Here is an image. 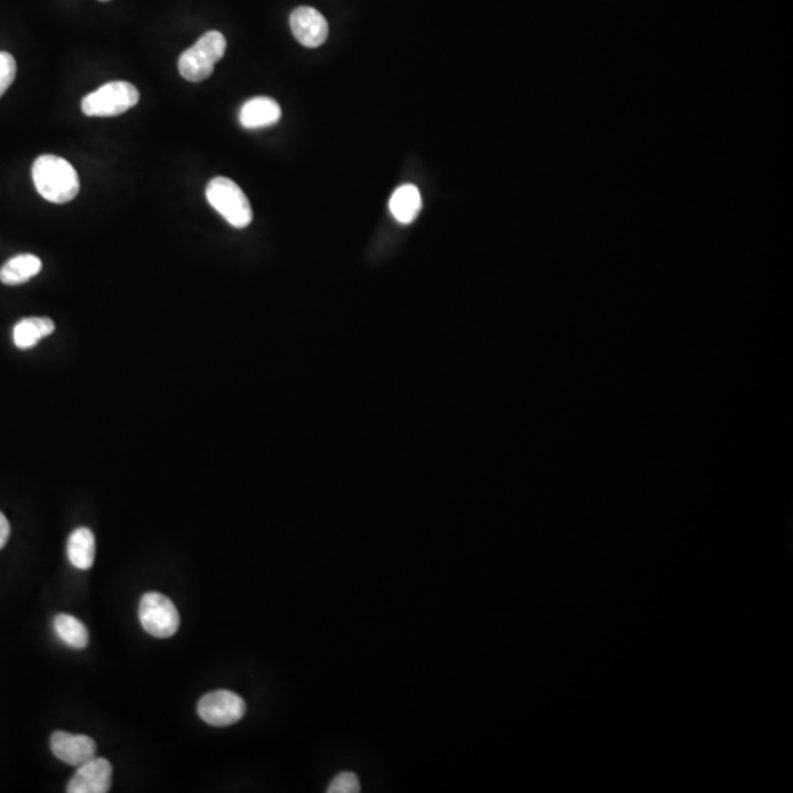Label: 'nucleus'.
<instances>
[{
  "instance_id": "nucleus-1",
  "label": "nucleus",
  "mask_w": 793,
  "mask_h": 793,
  "mask_svg": "<svg viewBox=\"0 0 793 793\" xmlns=\"http://www.w3.org/2000/svg\"><path fill=\"white\" fill-rule=\"evenodd\" d=\"M37 193L47 202L64 205L80 193V178L70 162L59 156H39L33 165Z\"/></svg>"
},
{
  "instance_id": "nucleus-2",
  "label": "nucleus",
  "mask_w": 793,
  "mask_h": 793,
  "mask_svg": "<svg viewBox=\"0 0 793 793\" xmlns=\"http://www.w3.org/2000/svg\"><path fill=\"white\" fill-rule=\"evenodd\" d=\"M227 40L219 31L203 34L190 49L181 53L178 59L180 74L191 83L208 80L215 65L224 58Z\"/></svg>"
},
{
  "instance_id": "nucleus-3",
  "label": "nucleus",
  "mask_w": 793,
  "mask_h": 793,
  "mask_svg": "<svg viewBox=\"0 0 793 793\" xmlns=\"http://www.w3.org/2000/svg\"><path fill=\"white\" fill-rule=\"evenodd\" d=\"M206 199L213 209L238 230L249 227L253 210L244 191L230 178L216 177L206 187Z\"/></svg>"
},
{
  "instance_id": "nucleus-4",
  "label": "nucleus",
  "mask_w": 793,
  "mask_h": 793,
  "mask_svg": "<svg viewBox=\"0 0 793 793\" xmlns=\"http://www.w3.org/2000/svg\"><path fill=\"white\" fill-rule=\"evenodd\" d=\"M140 93L127 81H112L84 97L81 103L87 117H118L139 103Z\"/></svg>"
},
{
  "instance_id": "nucleus-5",
  "label": "nucleus",
  "mask_w": 793,
  "mask_h": 793,
  "mask_svg": "<svg viewBox=\"0 0 793 793\" xmlns=\"http://www.w3.org/2000/svg\"><path fill=\"white\" fill-rule=\"evenodd\" d=\"M141 626L155 638H171L180 629V613L175 604L159 592H147L139 606Z\"/></svg>"
},
{
  "instance_id": "nucleus-6",
  "label": "nucleus",
  "mask_w": 793,
  "mask_h": 793,
  "mask_svg": "<svg viewBox=\"0 0 793 793\" xmlns=\"http://www.w3.org/2000/svg\"><path fill=\"white\" fill-rule=\"evenodd\" d=\"M197 714L210 726H233L246 714V702L234 692L213 691L200 698Z\"/></svg>"
},
{
  "instance_id": "nucleus-7",
  "label": "nucleus",
  "mask_w": 793,
  "mask_h": 793,
  "mask_svg": "<svg viewBox=\"0 0 793 793\" xmlns=\"http://www.w3.org/2000/svg\"><path fill=\"white\" fill-rule=\"evenodd\" d=\"M112 764L106 758L94 757L77 767L68 783V793H106L111 791Z\"/></svg>"
},
{
  "instance_id": "nucleus-8",
  "label": "nucleus",
  "mask_w": 793,
  "mask_h": 793,
  "mask_svg": "<svg viewBox=\"0 0 793 793\" xmlns=\"http://www.w3.org/2000/svg\"><path fill=\"white\" fill-rule=\"evenodd\" d=\"M290 27L297 42L304 47H319L328 39L329 27L321 12L310 6L294 9L290 17Z\"/></svg>"
},
{
  "instance_id": "nucleus-9",
  "label": "nucleus",
  "mask_w": 793,
  "mask_h": 793,
  "mask_svg": "<svg viewBox=\"0 0 793 793\" xmlns=\"http://www.w3.org/2000/svg\"><path fill=\"white\" fill-rule=\"evenodd\" d=\"M53 755L68 766L78 767L96 757V742L90 736L55 732L50 736Z\"/></svg>"
},
{
  "instance_id": "nucleus-10",
  "label": "nucleus",
  "mask_w": 793,
  "mask_h": 793,
  "mask_svg": "<svg viewBox=\"0 0 793 793\" xmlns=\"http://www.w3.org/2000/svg\"><path fill=\"white\" fill-rule=\"evenodd\" d=\"M281 108L271 97H253L240 109V124L247 130L272 127L281 119Z\"/></svg>"
},
{
  "instance_id": "nucleus-11",
  "label": "nucleus",
  "mask_w": 793,
  "mask_h": 793,
  "mask_svg": "<svg viewBox=\"0 0 793 793\" xmlns=\"http://www.w3.org/2000/svg\"><path fill=\"white\" fill-rule=\"evenodd\" d=\"M67 556L75 569L90 570L96 559V538L89 528H78L67 542Z\"/></svg>"
},
{
  "instance_id": "nucleus-12",
  "label": "nucleus",
  "mask_w": 793,
  "mask_h": 793,
  "mask_svg": "<svg viewBox=\"0 0 793 793\" xmlns=\"http://www.w3.org/2000/svg\"><path fill=\"white\" fill-rule=\"evenodd\" d=\"M42 268V260L37 256L30 253L14 256L0 268V282L5 285L25 284L39 275Z\"/></svg>"
},
{
  "instance_id": "nucleus-13",
  "label": "nucleus",
  "mask_w": 793,
  "mask_h": 793,
  "mask_svg": "<svg viewBox=\"0 0 793 793\" xmlns=\"http://www.w3.org/2000/svg\"><path fill=\"white\" fill-rule=\"evenodd\" d=\"M390 210L400 224H412L422 210L419 188L412 184L398 187L391 196Z\"/></svg>"
},
{
  "instance_id": "nucleus-14",
  "label": "nucleus",
  "mask_w": 793,
  "mask_h": 793,
  "mask_svg": "<svg viewBox=\"0 0 793 793\" xmlns=\"http://www.w3.org/2000/svg\"><path fill=\"white\" fill-rule=\"evenodd\" d=\"M53 332H55V322L52 319L25 318L15 325L14 343L21 350L33 349Z\"/></svg>"
},
{
  "instance_id": "nucleus-15",
  "label": "nucleus",
  "mask_w": 793,
  "mask_h": 793,
  "mask_svg": "<svg viewBox=\"0 0 793 793\" xmlns=\"http://www.w3.org/2000/svg\"><path fill=\"white\" fill-rule=\"evenodd\" d=\"M56 636L72 650H83L89 645L90 636L84 623L71 614H58L53 619Z\"/></svg>"
},
{
  "instance_id": "nucleus-16",
  "label": "nucleus",
  "mask_w": 793,
  "mask_h": 793,
  "mask_svg": "<svg viewBox=\"0 0 793 793\" xmlns=\"http://www.w3.org/2000/svg\"><path fill=\"white\" fill-rule=\"evenodd\" d=\"M15 77H17V62L14 56L8 52H0V97L11 87Z\"/></svg>"
},
{
  "instance_id": "nucleus-17",
  "label": "nucleus",
  "mask_w": 793,
  "mask_h": 793,
  "mask_svg": "<svg viewBox=\"0 0 793 793\" xmlns=\"http://www.w3.org/2000/svg\"><path fill=\"white\" fill-rule=\"evenodd\" d=\"M360 789L362 788H360L359 777H357L354 773H350V771H344V773H340L338 776H335V779L332 780L327 792L357 793L360 792Z\"/></svg>"
},
{
  "instance_id": "nucleus-18",
  "label": "nucleus",
  "mask_w": 793,
  "mask_h": 793,
  "mask_svg": "<svg viewBox=\"0 0 793 793\" xmlns=\"http://www.w3.org/2000/svg\"><path fill=\"white\" fill-rule=\"evenodd\" d=\"M9 535H11V525H9L5 514L0 512V550H3L8 544Z\"/></svg>"
},
{
  "instance_id": "nucleus-19",
  "label": "nucleus",
  "mask_w": 793,
  "mask_h": 793,
  "mask_svg": "<svg viewBox=\"0 0 793 793\" xmlns=\"http://www.w3.org/2000/svg\"><path fill=\"white\" fill-rule=\"evenodd\" d=\"M100 2H111V0H100Z\"/></svg>"
}]
</instances>
